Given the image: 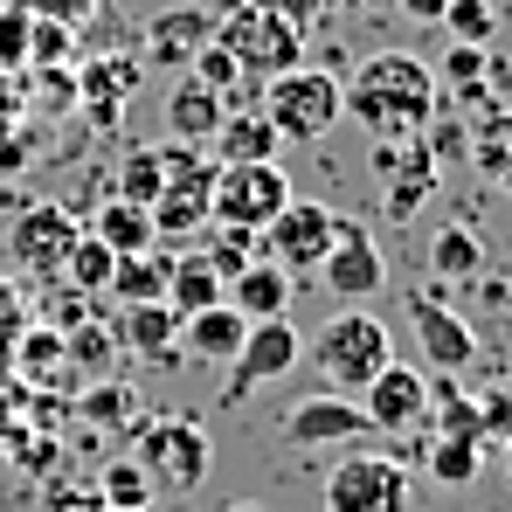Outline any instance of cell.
Returning <instances> with one entry per match:
<instances>
[{
  "label": "cell",
  "instance_id": "cell-1",
  "mask_svg": "<svg viewBox=\"0 0 512 512\" xmlns=\"http://www.w3.org/2000/svg\"><path fill=\"white\" fill-rule=\"evenodd\" d=\"M436 70L409 49H374L367 63H353V77L340 84V118H353L374 146L395 139H423L436 118Z\"/></svg>",
  "mask_w": 512,
  "mask_h": 512
},
{
  "label": "cell",
  "instance_id": "cell-2",
  "mask_svg": "<svg viewBox=\"0 0 512 512\" xmlns=\"http://www.w3.org/2000/svg\"><path fill=\"white\" fill-rule=\"evenodd\" d=\"M305 360H312V374H319L333 395H360V388L395 360V333H388L367 305H340V312L305 340Z\"/></svg>",
  "mask_w": 512,
  "mask_h": 512
},
{
  "label": "cell",
  "instance_id": "cell-3",
  "mask_svg": "<svg viewBox=\"0 0 512 512\" xmlns=\"http://www.w3.org/2000/svg\"><path fill=\"white\" fill-rule=\"evenodd\" d=\"M215 42L243 63L250 84H270V77H284V70L305 63V21H291V14L270 7V0L215 7Z\"/></svg>",
  "mask_w": 512,
  "mask_h": 512
},
{
  "label": "cell",
  "instance_id": "cell-4",
  "mask_svg": "<svg viewBox=\"0 0 512 512\" xmlns=\"http://www.w3.org/2000/svg\"><path fill=\"white\" fill-rule=\"evenodd\" d=\"M256 111L277 125L284 146H312V139H326L340 125V77L298 63V70H284V77H270L256 90Z\"/></svg>",
  "mask_w": 512,
  "mask_h": 512
},
{
  "label": "cell",
  "instance_id": "cell-5",
  "mask_svg": "<svg viewBox=\"0 0 512 512\" xmlns=\"http://www.w3.org/2000/svg\"><path fill=\"white\" fill-rule=\"evenodd\" d=\"M132 457L153 478V492H194L215 464V443L194 416H153V423H132Z\"/></svg>",
  "mask_w": 512,
  "mask_h": 512
},
{
  "label": "cell",
  "instance_id": "cell-6",
  "mask_svg": "<svg viewBox=\"0 0 512 512\" xmlns=\"http://www.w3.org/2000/svg\"><path fill=\"white\" fill-rule=\"evenodd\" d=\"M208 201H215V160H208L201 146H187V153L173 160L160 201L146 208V215H153V243L173 250V256L194 250V243H201V229L215 222V208H208Z\"/></svg>",
  "mask_w": 512,
  "mask_h": 512
},
{
  "label": "cell",
  "instance_id": "cell-7",
  "mask_svg": "<svg viewBox=\"0 0 512 512\" xmlns=\"http://www.w3.org/2000/svg\"><path fill=\"white\" fill-rule=\"evenodd\" d=\"M333 229H340V215L326 208V201H284L277 215H270V229L256 236V256H270L284 277H312L319 270V256L333 250Z\"/></svg>",
  "mask_w": 512,
  "mask_h": 512
},
{
  "label": "cell",
  "instance_id": "cell-8",
  "mask_svg": "<svg viewBox=\"0 0 512 512\" xmlns=\"http://www.w3.org/2000/svg\"><path fill=\"white\" fill-rule=\"evenodd\" d=\"M416 499V478H409V464H395V457H340L333 471H326V512H409Z\"/></svg>",
  "mask_w": 512,
  "mask_h": 512
},
{
  "label": "cell",
  "instance_id": "cell-9",
  "mask_svg": "<svg viewBox=\"0 0 512 512\" xmlns=\"http://www.w3.org/2000/svg\"><path fill=\"white\" fill-rule=\"evenodd\" d=\"M305 360V333L291 326V319H256L243 346H236V360L222 367V402L236 409L250 388H270V381H284L291 367Z\"/></svg>",
  "mask_w": 512,
  "mask_h": 512
},
{
  "label": "cell",
  "instance_id": "cell-10",
  "mask_svg": "<svg viewBox=\"0 0 512 512\" xmlns=\"http://www.w3.org/2000/svg\"><path fill=\"white\" fill-rule=\"evenodd\" d=\"M291 201V173L277 167V160H256V167H215V222H229V229H250L263 236L270 229V215Z\"/></svg>",
  "mask_w": 512,
  "mask_h": 512
},
{
  "label": "cell",
  "instance_id": "cell-11",
  "mask_svg": "<svg viewBox=\"0 0 512 512\" xmlns=\"http://www.w3.org/2000/svg\"><path fill=\"white\" fill-rule=\"evenodd\" d=\"M77 236H84V222H77V208H63V201H35V208H21L14 215V229H7V250L14 263L28 270V277H63V263L77 250Z\"/></svg>",
  "mask_w": 512,
  "mask_h": 512
},
{
  "label": "cell",
  "instance_id": "cell-12",
  "mask_svg": "<svg viewBox=\"0 0 512 512\" xmlns=\"http://www.w3.org/2000/svg\"><path fill=\"white\" fill-rule=\"evenodd\" d=\"M340 305H367L374 291H388V256H381V243L367 236V222H346L333 229V250L319 256V270H312Z\"/></svg>",
  "mask_w": 512,
  "mask_h": 512
},
{
  "label": "cell",
  "instance_id": "cell-13",
  "mask_svg": "<svg viewBox=\"0 0 512 512\" xmlns=\"http://www.w3.org/2000/svg\"><path fill=\"white\" fill-rule=\"evenodd\" d=\"M353 402L367 409V429H374V436H409V429L429 423V374L409 367V360H388Z\"/></svg>",
  "mask_w": 512,
  "mask_h": 512
},
{
  "label": "cell",
  "instance_id": "cell-14",
  "mask_svg": "<svg viewBox=\"0 0 512 512\" xmlns=\"http://www.w3.org/2000/svg\"><path fill=\"white\" fill-rule=\"evenodd\" d=\"M409 326H416V346H423V374H464L478 360V333L443 305V284L409 291Z\"/></svg>",
  "mask_w": 512,
  "mask_h": 512
},
{
  "label": "cell",
  "instance_id": "cell-15",
  "mask_svg": "<svg viewBox=\"0 0 512 512\" xmlns=\"http://www.w3.org/2000/svg\"><path fill=\"white\" fill-rule=\"evenodd\" d=\"M360 436H374V429H367V409L353 395L319 388V395H298L284 409V443L291 450H340V443H360Z\"/></svg>",
  "mask_w": 512,
  "mask_h": 512
},
{
  "label": "cell",
  "instance_id": "cell-16",
  "mask_svg": "<svg viewBox=\"0 0 512 512\" xmlns=\"http://www.w3.org/2000/svg\"><path fill=\"white\" fill-rule=\"evenodd\" d=\"M70 77H77V104H84L90 132H111L125 118L132 90L146 84V63L139 56H84V63H70Z\"/></svg>",
  "mask_w": 512,
  "mask_h": 512
},
{
  "label": "cell",
  "instance_id": "cell-17",
  "mask_svg": "<svg viewBox=\"0 0 512 512\" xmlns=\"http://www.w3.org/2000/svg\"><path fill=\"white\" fill-rule=\"evenodd\" d=\"M374 167L388 180V187H381L388 222H409L429 201V187H436V153H429L423 139H395V146H374Z\"/></svg>",
  "mask_w": 512,
  "mask_h": 512
},
{
  "label": "cell",
  "instance_id": "cell-18",
  "mask_svg": "<svg viewBox=\"0 0 512 512\" xmlns=\"http://www.w3.org/2000/svg\"><path fill=\"white\" fill-rule=\"evenodd\" d=\"M215 42V7H160L153 21H146V56L139 63H153V70H187L201 49Z\"/></svg>",
  "mask_w": 512,
  "mask_h": 512
},
{
  "label": "cell",
  "instance_id": "cell-19",
  "mask_svg": "<svg viewBox=\"0 0 512 512\" xmlns=\"http://www.w3.org/2000/svg\"><path fill=\"white\" fill-rule=\"evenodd\" d=\"M284 153V139H277V125L243 104V111H229L222 125H215V139H208V160L215 167H256V160H277Z\"/></svg>",
  "mask_w": 512,
  "mask_h": 512
},
{
  "label": "cell",
  "instance_id": "cell-20",
  "mask_svg": "<svg viewBox=\"0 0 512 512\" xmlns=\"http://www.w3.org/2000/svg\"><path fill=\"white\" fill-rule=\"evenodd\" d=\"M291 291H298V277H284L270 256H256L250 270H236V277L222 284V305L243 312L256 326V319H284V312H291Z\"/></svg>",
  "mask_w": 512,
  "mask_h": 512
},
{
  "label": "cell",
  "instance_id": "cell-21",
  "mask_svg": "<svg viewBox=\"0 0 512 512\" xmlns=\"http://www.w3.org/2000/svg\"><path fill=\"white\" fill-rule=\"evenodd\" d=\"M118 353H139V360H180V312L167 298H146V305H118Z\"/></svg>",
  "mask_w": 512,
  "mask_h": 512
},
{
  "label": "cell",
  "instance_id": "cell-22",
  "mask_svg": "<svg viewBox=\"0 0 512 512\" xmlns=\"http://www.w3.org/2000/svg\"><path fill=\"white\" fill-rule=\"evenodd\" d=\"M429 70H436V97H457V104H471V111L499 104L492 56H485V49H471V42H450V49H443V63H429Z\"/></svg>",
  "mask_w": 512,
  "mask_h": 512
},
{
  "label": "cell",
  "instance_id": "cell-23",
  "mask_svg": "<svg viewBox=\"0 0 512 512\" xmlns=\"http://www.w3.org/2000/svg\"><path fill=\"white\" fill-rule=\"evenodd\" d=\"M222 118H229V97H215L208 84L180 77V84L167 90V139H180V146H208Z\"/></svg>",
  "mask_w": 512,
  "mask_h": 512
},
{
  "label": "cell",
  "instance_id": "cell-24",
  "mask_svg": "<svg viewBox=\"0 0 512 512\" xmlns=\"http://www.w3.org/2000/svg\"><path fill=\"white\" fill-rule=\"evenodd\" d=\"M243 333H250V319H243V312L208 305V312L180 319V353H194V360H208V367H229V360H236V346H243Z\"/></svg>",
  "mask_w": 512,
  "mask_h": 512
},
{
  "label": "cell",
  "instance_id": "cell-25",
  "mask_svg": "<svg viewBox=\"0 0 512 512\" xmlns=\"http://www.w3.org/2000/svg\"><path fill=\"white\" fill-rule=\"evenodd\" d=\"M7 367L21 381H42V388H70V353H63V326H28L21 340L7 346Z\"/></svg>",
  "mask_w": 512,
  "mask_h": 512
},
{
  "label": "cell",
  "instance_id": "cell-26",
  "mask_svg": "<svg viewBox=\"0 0 512 512\" xmlns=\"http://www.w3.org/2000/svg\"><path fill=\"white\" fill-rule=\"evenodd\" d=\"M84 229H90V236H97V243H104L111 256H139V250H160V243H153V215H146L139 201H118V194L90 208V222H84Z\"/></svg>",
  "mask_w": 512,
  "mask_h": 512
},
{
  "label": "cell",
  "instance_id": "cell-27",
  "mask_svg": "<svg viewBox=\"0 0 512 512\" xmlns=\"http://www.w3.org/2000/svg\"><path fill=\"white\" fill-rule=\"evenodd\" d=\"M180 153H187L180 139H167V146H139V153H125V160H118V180H111V194H118V201H139V208H153Z\"/></svg>",
  "mask_w": 512,
  "mask_h": 512
},
{
  "label": "cell",
  "instance_id": "cell-28",
  "mask_svg": "<svg viewBox=\"0 0 512 512\" xmlns=\"http://www.w3.org/2000/svg\"><path fill=\"white\" fill-rule=\"evenodd\" d=\"M478 270H485V236H471L464 222L429 229V277L436 284H471Z\"/></svg>",
  "mask_w": 512,
  "mask_h": 512
},
{
  "label": "cell",
  "instance_id": "cell-29",
  "mask_svg": "<svg viewBox=\"0 0 512 512\" xmlns=\"http://www.w3.org/2000/svg\"><path fill=\"white\" fill-rule=\"evenodd\" d=\"M464 153H471V167L485 173L492 187H506V194H512V111H499V104H485V118L471 125Z\"/></svg>",
  "mask_w": 512,
  "mask_h": 512
},
{
  "label": "cell",
  "instance_id": "cell-30",
  "mask_svg": "<svg viewBox=\"0 0 512 512\" xmlns=\"http://www.w3.org/2000/svg\"><path fill=\"white\" fill-rule=\"evenodd\" d=\"M167 270H173V250H139V256H118L104 298L118 305H146V298H167Z\"/></svg>",
  "mask_w": 512,
  "mask_h": 512
},
{
  "label": "cell",
  "instance_id": "cell-31",
  "mask_svg": "<svg viewBox=\"0 0 512 512\" xmlns=\"http://www.w3.org/2000/svg\"><path fill=\"white\" fill-rule=\"evenodd\" d=\"M167 305L180 312V319H194V312L222 305V277H215L194 250H180V256H173V270H167Z\"/></svg>",
  "mask_w": 512,
  "mask_h": 512
},
{
  "label": "cell",
  "instance_id": "cell-32",
  "mask_svg": "<svg viewBox=\"0 0 512 512\" xmlns=\"http://www.w3.org/2000/svg\"><path fill=\"white\" fill-rule=\"evenodd\" d=\"M63 353H70V381H111V360H118V333L111 326H63Z\"/></svg>",
  "mask_w": 512,
  "mask_h": 512
},
{
  "label": "cell",
  "instance_id": "cell-33",
  "mask_svg": "<svg viewBox=\"0 0 512 512\" xmlns=\"http://www.w3.org/2000/svg\"><path fill=\"white\" fill-rule=\"evenodd\" d=\"M429 429H436V436H478V443H485L478 402L457 388V374H429Z\"/></svg>",
  "mask_w": 512,
  "mask_h": 512
},
{
  "label": "cell",
  "instance_id": "cell-34",
  "mask_svg": "<svg viewBox=\"0 0 512 512\" xmlns=\"http://www.w3.org/2000/svg\"><path fill=\"white\" fill-rule=\"evenodd\" d=\"M194 256L229 284L236 270H250V263H256V236H250V229H229V222H208V229H201V243H194Z\"/></svg>",
  "mask_w": 512,
  "mask_h": 512
},
{
  "label": "cell",
  "instance_id": "cell-35",
  "mask_svg": "<svg viewBox=\"0 0 512 512\" xmlns=\"http://www.w3.org/2000/svg\"><path fill=\"white\" fill-rule=\"evenodd\" d=\"M485 471V443L478 436H429V478L436 485H471Z\"/></svg>",
  "mask_w": 512,
  "mask_h": 512
},
{
  "label": "cell",
  "instance_id": "cell-36",
  "mask_svg": "<svg viewBox=\"0 0 512 512\" xmlns=\"http://www.w3.org/2000/svg\"><path fill=\"white\" fill-rule=\"evenodd\" d=\"M90 485H97V506H153V478L139 471V457H104Z\"/></svg>",
  "mask_w": 512,
  "mask_h": 512
},
{
  "label": "cell",
  "instance_id": "cell-37",
  "mask_svg": "<svg viewBox=\"0 0 512 512\" xmlns=\"http://www.w3.org/2000/svg\"><path fill=\"white\" fill-rule=\"evenodd\" d=\"M77 409H84L90 429H132V423H139V395H132L125 381H90Z\"/></svg>",
  "mask_w": 512,
  "mask_h": 512
},
{
  "label": "cell",
  "instance_id": "cell-38",
  "mask_svg": "<svg viewBox=\"0 0 512 512\" xmlns=\"http://www.w3.org/2000/svg\"><path fill=\"white\" fill-rule=\"evenodd\" d=\"M77 63V28L28 14V70H70Z\"/></svg>",
  "mask_w": 512,
  "mask_h": 512
},
{
  "label": "cell",
  "instance_id": "cell-39",
  "mask_svg": "<svg viewBox=\"0 0 512 512\" xmlns=\"http://www.w3.org/2000/svg\"><path fill=\"white\" fill-rule=\"evenodd\" d=\"M111 270H118V256L104 250L97 236H77V250H70V263H63V284L70 291H84V298H104V284H111Z\"/></svg>",
  "mask_w": 512,
  "mask_h": 512
},
{
  "label": "cell",
  "instance_id": "cell-40",
  "mask_svg": "<svg viewBox=\"0 0 512 512\" xmlns=\"http://www.w3.org/2000/svg\"><path fill=\"white\" fill-rule=\"evenodd\" d=\"M436 28H443L450 42H471V49H492V35H499V7H492V0H450Z\"/></svg>",
  "mask_w": 512,
  "mask_h": 512
},
{
  "label": "cell",
  "instance_id": "cell-41",
  "mask_svg": "<svg viewBox=\"0 0 512 512\" xmlns=\"http://www.w3.org/2000/svg\"><path fill=\"white\" fill-rule=\"evenodd\" d=\"M28 70V7L0 0V77Z\"/></svg>",
  "mask_w": 512,
  "mask_h": 512
},
{
  "label": "cell",
  "instance_id": "cell-42",
  "mask_svg": "<svg viewBox=\"0 0 512 512\" xmlns=\"http://www.w3.org/2000/svg\"><path fill=\"white\" fill-rule=\"evenodd\" d=\"M35 326V312H28V291L14 284V277H0V360H7V346L21 340Z\"/></svg>",
  "mask_w": 512,
  "mask_h": 512
},
{
  "label": "cell",
  "instance_id": "cell-43",
  "mask_svg": "<svg viewBox=\"0 0 512 512\" xmlns=\"http://www.w3.org/2000/svg\"><path fill=\"white\" fill-rule=\"evenodd\" d=\"M14 7H28V14H42V21H70V28H77V21H90V14L104 7V0H14Z\"/></svg>",
  "mask_w": 512,
  "mask_h": 512
},
{
  "label": "cell",
  "instance_id": "cell-44",
  "mask_svg": "<svg viewBox=\"0 0 512 512\" xmlns=\"http://www.w3.org/2000/svg\"><path fill=\"white\" fill-rule=\"evenodd\" d=\"M42 506L49 512H97V485H49Z\"/></svg>",
  "mask_w": 512,
  "mask_h": 512
},
{
  "label": "cell",
  "instance_id": "cell-45",
  "mask_svg": "<svg viewBox=\"0 0 512 512\" xmlns=\"http://www.w3.org/2000/svg\"><path fill=\"white\" fill-rule=\"evenodd\" d=\"M14 436H21V395H7V388H0V450H7Z\"/></svg>",
  "mask_w": 512,
  "mask_h": 512
},
{
  "label": "cell",
  "instance_id": "cell-46",
  "mask_svg": "<svg viewBox=\"0 0 512 512\" xmlns=\"http://www.w3.org/2000/svg\"><path fill=\"white\" fill-rule=\"evenodd\" d=\"M395 7H402V21H443L450 0H395Z\"/></svg>",
  "mask_w": 512,
  "mask_h": 512
},
{
  "label": "cell",
  "instance_id": "cell-47",
  "mask_svg": "<svg viewBox=\"0 0 512 512\" xmlns=\"http://www.w3.org/2000/svg\"><path fill=\"white\" fill-rule=\"evenodd\" d=\"M97 512H153V506H97Z\"/></svg>",
  "mask_w": 512,
  "mask_h": 512
},
{
  "label": "cell",
  "instance_id": "cell-48",
  "mask_svg": "<svg viewBox=\"0 0 512 512\" xmlns=\"http://www.w3.org/2000/svg\"><path fill=\"white\" fill-rule=\"evenodd\" d=\"M229 512H263V506H250V499H243V506H229Z\"/></svg>",
  "mask_w": 512,
  "mask_h": 512
},
{
  "label": "cell",
  "instance_id": "cell-49",
  "mask_svg": "<svg viewBox=\"0 0 512 512\" xmlns=\"http://www.w3.org/2000/svg\"><path fill=\"white\" fill-rule=\"evenodd\" d=\"M340 7H367V0H340Z\"/></svg>",
  "mask_w": 512,
  "mask_h": 512
},
{
  "label": "cell",
  "instance_id": "cell-50",
  "mask_svg": "<svg viewBox=\"0 0 512 512\" xmlns=\"http://www.w3.org/2000/svg\"><path fill=\"white\" fill-rule=\"evenodd\" d=\"M0 367H7V360H0Z\"/></svg>",
  "mask_w": 512,
  "mask_h": 512
}]
</instances>
